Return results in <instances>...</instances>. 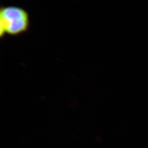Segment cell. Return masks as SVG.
Wrapping results in <instances>:
<instances>
[{
    "instance_id": "cell-1",
    "label": "cell",
    "mask_w": 148,
    "mask_h": 148,
    "mask_svg": "<svg viewBox=\"0 0 148 148\" xmlns=\"http://www.w3.org/2000/svg\"><path fill=\"white\" fill-rule=\"evenodd\" d=\"M30 26L28 12L17 6H1L0 8V37L7 35L17 36L27 32Z\"/></svg>"
}]
</instances>
